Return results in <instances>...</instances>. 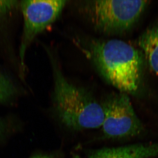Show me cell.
Segmentation results:
<instances>
[{"label": "cell", "mask_w": 158, "mask_h": 158, "mask_svg": "<svg viewBox=\"0 0 158 158\" xmlns=\"http://www.w3.org/2000/svg\"><path fill=\"white\" fill-rule=\"evenodd\" d=\"M66 2L64 0H27L19 3L24 20L19 52L23 69L25 68L26 51L31 42L59 17Z\"/></svg>", "instance_id": "5b68a950"}, {"label": "cell", "mask_w": 158, "mask_h": 158, "mask_svg": "<svg viewBox=\"0 0 158 158\" xmlns=\"http://www.w3.org/2000/svg\"><path fill=\"white\" fill-rule=\"evenodd\" d=\"M101 104L104 113L102 127L106 138H132L144 132V126L127 94H112Z\"/></svg>", "instance_id": "277c9868"}, {"label": "cell", "mask_w": 158, "mask_h": 158, "mask_svg": "<svg viewBox=\"0 0 158 158\" xmlns=\"http://www.w3.org/2000/svg\"><path fill=\"white\" fill-rule=\"evenodd\" d=\"M147 5L145 1L98 0L87 1L84 7L98 31L117 34L131 28Z\"/></svg>", "instance_id": "3957f363"}, {"label": "cell", "mask_w": 158, "mask_h": 158, "mask_svg": "<svg viewBox=\"0 0 158 158\" xmlns=\"http://www.w3.org/2000/svg\"><path fill=\"white\" fill-rule=\"evenodd\" d=\"M138 44L150 67L158 75V23L144 31Z\"/></svg>", "instance_id": "52a82bcc"}, {"label": "cell", "mask_w": 158, "mask_h": 158, "mask_svg": "<svg viewBox=\"0 0 158 158\" xmlns=\"http://www.w3.org/2000/svg\"><path fill=\"white\" fill-rule=\"evenodd\" d=\"M158 156V142L139 143L92 150L88 158H150Z\"/></svg>", "instance_id": "8992f818"}, {"label": "cell", "mask_w": 158, "mask_h": 158, "mask_svg": "<svg viewBox=\"0 0 158 158\" xmlns=\"http://www.w3.org/2000/svg\"><path fill=\"white\" fill-rule=\"evenodd\" d=\"M15 88L11 81L0 73V102L8 100L13 96Z\"/></svg>", "instance_id": "ba28073f"}, {"label": "cell", "mask_w": 158, "mask_h": 158, "mask_svg": "<svg viewBox=\"0 0 158 158\" xmlns=\"http://www.w3.org/2000/svg\"><path fill=\"white\" fill-rule=\"evenodd\" d=\"M55 72V110L61 123L76 131L102 127L104 113L101 103L69 83L58 69Z\"/></svg>", "instance_id": "7a4b0ae2"}, {"label": "cell", "mask_w": 158, "mask_h": 158, "mask_svg": "<svg viewBox=\"0 0 158 158\" xmlns=\"http://www.w3.org/2000/svg\"><path fill=\"white\" fill-rule=\"evenodd\" d=\"M72 158H83L81 157L80 156L78 155H74L73 156Z\"/></svg>", "instance_id": "8fae6325"}, {"label": "cell", "mask_w": 158, "mask_h": 158, "mask_svg": "<svg viewBox=\"0 0 158 158\" xmlns=\"http://www.w3.org/2000/svg\"><path fill=\"white\" fill-rule=\"evenodd\" d=\"M29 158H56L53 156L49 154H37L32 156Z\"/></svg>", "instance_id": "30bf717a"}, {"label": "cell", "mask_w": 158, "mask_h": 158, "mask_svg": "<svg viewBox=\"0 0 158 158\" xmlns=\"http://www.w3.org/2000/svg\"><path fill=\"white\" fill-rule=\"evenodd\" d=\"M19 3L17 1H0V19L15 9Z\"/></svg>", "instance_id": "9c48e42d"}, {"label": "cell", "mask_w": 158, "mask_h": 158, "mask_svg": "<svg viewBox=\"0 0 158 158\" xmlns=\"http://www.w3.org/2000/svg\"><path fill=\"white\" fill-rule=\"evenodd\" d=\"M2 123L0 122V136L2 134Z\"/></svg>", "instance_id": "7c38bea8"}, {"label": "cell", "mask_w": 158, "mask_h": 158, "mask_svg": "<svg viewBox=\"0 0 158 158\" xmlns=\"http://www.w3.org/2000/svg\"><path fill=\"white\" fill-rule=\"evenodd\" d=\"M89 54L103 77L120 92L138 93L143 61L138 50L118 40H97L91 43Z\"/></svg>", "instance_id": "6da1fadb"}]
</instances>
